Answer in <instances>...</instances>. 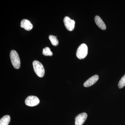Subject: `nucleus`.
I'll return each instance as SVG.
<instances>
[{
  "mask_svg": "<svg viewBox=\"0 0 125 125\" xmlns=\"http://www.w3.org/2000/svg\"><path fill=\"white\" fill-rule=\"evenodd\" d=\"M10 60L14 68L19 69L20 67L21 62L19 54L14 50L11 51L10 54Z\"/></svg>",
  "mask_w": 125,
  "mask_h": 125,
  "instance_id": "obj_1",
  "label": "nucleus"
},
{
  "mask_svg": "<svg viewBox=\"0 0 125 125\" xmlns=\"http://www.w3.org/2000/svg\"><path fill=\"white\" fill-rule=\"evenodd\" d=\"M33 66L34 72L37 76L42 78L45 74V71L42 64L37 61H34Z\"/></svg>",
  "mask_w": 125,
  "mask_h": 125,
  "instance_id": "obj_2",
  "label": "nucleus"
},
{
  "mask_svg": "<svg viewBox=\"0 0 125 125\" xmlns=\"http://www.w3.org/2000/svg\"><path fill=\"white\" fill-rule=\"evenodd\" d=\"M88 53V48L85 43H83L79 46L76 51V55L79 59H84L87 56Z\"/></svg>",
  "mask_w": 125,
  "mask_h": 125,
  "instance_id": "obj_3",
  "label": "nucleus"
},
{
  "mask_svg": "<svg viewBox=\"0 0 125 125\" xmlns=\"http://www.w3.org/2000/svg\"><path fill=\"white\" fill-rule=\"evenodd\" d=\"M25 103L27 106L33 107L38 105L40 103V100L36 96H30L26 99Z\"/></svg>",
  "mask_w": 125,
  "mask_h": 125,
  "instance_id": "obj_4",
  "label": "nucleus"
},
{
  "mask_svg": "<svg viewBox=\"0 0 125 125\" xmlns=\"http://www.w3.org/2000/svg\"><path fill=\"white\" fill-rule=\"evenodd\" d=\"M64 23L66 29L69 31L73 30L75 27V22L68 16H66L64 19Z\"/></svg>",
  "mask_w": 125,
  "mask_h": 125,
  "instance_id": "obj_5",
  "label": "nucleus"
},
{
  "mask_svg": "<svg viewBox=\"0 0 125 125\" xmlns=\"http://www.w3.org/2000/svg\"><path fill=\"white\" fill-rule=\"evenodd\" d=\"M87 114L85 113H83L76 116L75 118V125H83L87 119Z\"/></svg>",
  "mask_w": 125,
  "mask_h": 125,
  "instance_id": "obj_6",
  "label": "nucleus"
},
{
  "mask_svg": "<svg viewBox=\"0 0 125 125\" xmlns=\"http://www.w3.org/2000/svg\"><path fill=\"white\" fill-rule=\"evenodd\" d=\"M99 76L97 75H95L89 79L84 83V87H88L92 86L97 82L98 80Z\"/></svg>",
  "mask_w": 125,
  "mask_h": 125,
  "instance_id": "obj_7",
  "label": "nucleus"
},
{
  "mask_svg": "<svg viewBox=\"0 0 125 125\" xmlns=\"http://www.w3.org/2000/svg\"><path fill=\"white\" fill-rule=\"evenodd\" d=\"M21 27L27 31H30L33 28V26L30 21L27 19H23L21 23Z\"/></svg>",
  "mask_w": 125,
  "mask_h": 125,
  "instance_id": "obj_8",
  "label": "nucleus"
},
{
  "mask_svg": "<svg viewBox=\"0 0 125 125\" xmlns=\"http://www.w3.org/2000/svg\"><path fill=\"white\" fill-rule=\"evenodd\" d=\"M95 23L98 27L103 30H105L106 28V25L102 20L98 16H96L94 18Z\"/></svg>",
  "mask_w": 125,
  "mask_h": 125,
  "instance_id": "obj_9",
  "label": "nucleus"
},
{
  "mask_svg": "<svg viewBox=\"0 0 125 125\" xmlns=\"http://www.w3.org/2000/svg\"><path fill=\"white\" fill-rule=\"evenodd\" d=\"M10 116L6 115L3 117L0 120V125H9L10 122Z\"/></svg>",
  "mask_w": 125,
  "mask_h": 125,
  "instance_id": "obj_10",
  "label": "nucleus"
},
{
  "mask_svg": "<svg viewBox=\"0 0 125 125\" xmlns=\"http://www.w3.org/2000/svg\"><path fill=\"white\" fill-rule=\"evenodd\" d=\"M49 38L52 45L54 46H57L58 45L59 42L56 36L52 35H50L49 37Z\"/></svg>",
  "mask_w": 125,
  "mask_h": 125,
  "instance_id": "obj_11",
  "label": "nucleus"
},
{
  "mask_svg": "<svg viewBox=\"0 0 125 125\" xmlns=\"http://www.w3.org/2000/svg\"><path fill=\"white\" fill-rule=\"evenodd\" d=\"M43 55L46 56H52L53 55L51 49L48 47H46L43 49Z\"/></svg>",
  "mask_w": 125,
  "mask_h": 125,
  "instance_id": "obj_12",
  "label": "nucleus"
},
{
  "mask_svg": "<svg viewBox=\"0 0 125 125\" xmlns=\"http://www.w3.org/2000/svg\"><path fill=\"white\" fill-rule=\"evenodd\" d=\"M125 86V74L121 78L118 83V87L122 89Z\"/></svg>",
  "mask_w": 125,
  "mask_h": 125,
  "instance_id": "obj_13",
  "label": "nucleus"
}]
</instances>
